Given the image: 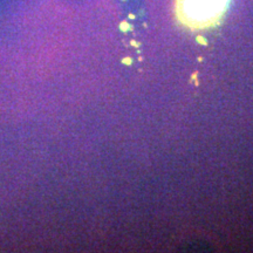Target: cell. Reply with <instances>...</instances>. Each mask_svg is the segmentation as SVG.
<instances>
[{
	"mask_svg": "<svg viewBox=\"0 0 253 253\" xmlns=\"http://www.w3.org/2000/svg\"><path fill=\"white\" fill-rule=\"evenodd\" d=\"M229 0H181L183 18L191 24H209L226 8Z\"/></svg>",
	"mask_w": 253,
	"mask_h": 253,
	"instance_id": "1",
	"label": "cell"
}]
</instances>
